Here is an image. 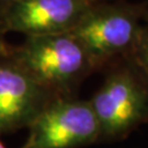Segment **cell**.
I'll return each mask as SVG.
<instances>
[{
    "label": "cell",
    "instance_id": "7a4b0ae2",
    "mask_svg": "<svg viewBox=\"0 0 148 148\" xmlns=\"http://www.w3.org/2000/svg\"><path fill=\"white\" fill-rule=\"evenodd\" d=\"M122 60L89 100L100 140L123 139L148 123V78L127 56Z\"/></svg>",
    "mask_w": 148,
    "mask_h": 148
},
{
    "label": "cell",
    "instance_id": "5b68a950",
    "mask_svg": "<svg viewBox=\"0 0 148 148\" xmlns=\"http://www.w3.org/2000/svg\"><path fill=\"white\" fill-rule=\"evenodd\" d=\"M0 45V135L29 127L51 100L57 98L41 86Z\"/></svg>",
    "mask_w": 148,
    "mask_h": 148
},
{
    "label": "cell",
    "instance_id": "6da1fadb",
    "mask_svg": "<svg viewBox=\"0 0 148 148\" xmlns=\"http://www.w3.org/2000/svg\"><path fill=\"white\" fill-rule=\"evenodd\" d=\"M9 53L55 97H74L81 81L95 71L81 43L70 33L27 36Z\"/></svg>",
    "mask_w": 148,
    "mask_h": 148
},
{
    "label": "cell",
    "instance_id": "ba28073f",
    "mask_svg": "<svg viewBox=\"0 0 148 148\" xmlns=\"http://www.w3.org/2000/svg\"><path fill=\"white\" fill-rule=\"evenodd\" d=\"M5 33H7V31H5V11L0 7V45L5 43L3 36H5Z\"/></svg>",
    "mask_w": 148,
    "mask_h": 148
},
{
    "label": "cell",
    "instance_id": "52a82bcc",
    "mask_svg": "<svg viewBox=\"0 0 148 148\" xmlns=\"http://www.w3.org/2000/svg\"><path fill=\"white\" fill-rule=\"evenodd\" d=\"M127 57L143 71L148 78V29L144 25L132 52Z\"/></svg>",
    "mask_w": 148,
    "mask_h": 148
},
{
    "label": "cell",
    "instance_id": "3957f363",
    "mask_svg": "<svg viewBox=\"0 0 148 148\" xmlns=\"http://www.w3.org/2000/svg\"><path fill=\"white\" fill-rule=\"evenodd\" d=\"M142 11L126 3L95 2L70 31L85 47L95 70L126 57L144 25Z\"/></svg>",
    "mask_w": 148,
    "mask_h": 148
},
{
    "label": "cell",
    "instance_id": "277c9868",
    "mask_svg": "<svg viewBox=\"0 0 148 148\" xmlns=\"http://www.w3.org/2000/svg\"><path fill=\"white\" fill-rule=\"evenodd\" d=\"M29 130L21 148H80L100 140V127L90 101L75 97L54 98Z\"/></svg>",
    "mask_w": 148,
    "mask_h": 148
},
{
    "label": "cell",
    "instance_id": "7c38bea8",
    "mask_svg": "<svg viewBox=\"0 0 148 148\" xmlns=\"http://www.w3.org/2000/svg\"><path fill=\"white\" fill-rule=\"evenodd\" d=\"M146 20H147V25H146V27H147V29H148V14L146 16Z\"/></svg>",
    "mask_w": 148,
    "mask_h": 148
},
{
    "label": "cell",
    "instance_id": "30bf717a",
    "mask_svg": "<svg viewBox=\"0 0 148 148\" xmlns=\"http://www.w3.org/2000/svg\"><path fill=\"white\" fill-rule=\"evenodd\" d=\"M0 148H5V146L2 144V142H1V140H0Z\"/></svg>",
    "mask_w": 148,
    "mask_h": 148
},
{
    "label": "cell",
    "instance_id": "9c48e42d",
    "mask_svg": "<svg viewBox=\"0 0 148 148\" xmlns=\"http://www.w3.org/2000/svg\"><path fill=\"white\" fill-rule=\"evenodd\" d=\"M16 1H18V0H0V7L3 9V11H5V9L7 8V7H9L10 5L14 3Z\"/></svg>",
    "mask_w": 148,
    "mask_h": 148
},
{
    "label": "cell",
    "instance_id": "8992f818",
    "mask_svg": "<svg viewBox=\"0 0 148 148\" xmlns=\"http://www.w3.org/2000/svg\"><path fill=\"white\" fill-rule=\"evenodd\" d=\"M93 3L92 0H18L5 9V31L25 36L70 32Z\"/></svg>",
    "mask_w": 148,
    "mask_h": 148
},
{
    "label": "cell",
    "instance_id": "8fae6325",
    "mask_svg": "<svg viewBox=\"0 0 148 148\" xmlns=\"http://www.w3.org/2000/svg\"><path fill=\"white\" fill-rule=\"evenodd\" d=\"M92 1H95V2H101V1H108V0H92Z\"/></svg>",
    "mask_w": 148,
    "mask_h": 148
}]
</instances>
